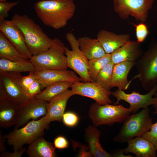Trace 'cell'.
I'll return each instance as SVG.
<instances>
[{
  "mask_svg": "<svg viewBox=\"0 0 157 157\" xmlns=\"http://www.w3.org/2000/svg\"><path fill=\"white\" fill-rule=\"evenodd\" d=\"M34 9L44 25L58 30L73 17L76 6L73 0H41L34 4Z\"/></svg>",
  "mask_w": 157,
  "mask_h": 157,
  "instance_id": "obj_1",
  "label": "cell"
},
{
  "mask_svg": "<svg viewBox=\"0 0 157 157\" xmlns=\"http://www.w3.org/2000/svg\"><path fill=\"white\" fill-rule=\"evenodd\" d=\"M11 20L21 31L26 46L32 56L47 51L52 46L53 39L49 38L40 26L27 15L15 14Z\"/></svg>",
  "mask_w": 157,
  "mask_h": 157,
  "instance_id": "obj_2",
  "label": "cell"
},
{
  "mask_svg": "<svg viewBox=\"0 0 157 157\" xmlns=\"http://www.w3.org/2000/svg\"><path fill=\"white\" fill-rule=\"evenodd\" d=\"M149 107L129 116L123 122L118 134L113 140L120 143L127 142L135 137L142 136L150 129L152 119Z\"/></svg>",
  "mask_w": 157,
  "mask_h": 157,
  "instance_id": "obj_3",
  "label": "cell"
},
{
  "mask_svg": "<svg viewBox=\"0 0 157 157\" xmlns=\"http://www.w3.org/2000/svg\"><path fill=\"white\" fill-rule=\"evenodd\" d=\"M137 75L142 88L149 91L157 84V39L154 41L136 61Z\"/></svg>",
  "mask_w": 157,
  "mask_h": 157,
  "instance_id": "obj_4",
  "label": "cell"
},
{
  "mask_svg": "<svg viewBox=\"0 0 157 157\" xmlns=\"http://www.w3.org/2000/svg\"><path fill=\"white\" fill-rule=\"evenodd\" d=\"M67 48L60 39H53L51 47L47 51L32 56L29 59L36 71L48 69H67L65 51Z\"/></svg>",
  "mask_w": 157,
  "mask_h": 157,
  "instance_id": "obj_5",
  "label": "cell"
},
{
  "mask_svg": "<svg viewBox=\"0 0 157 157\" xmlns=\"http://www.w3.org/2000/svg\"><path fill=\"white\" fill-rule=\"evenodd\" d=\"M49 126L45 116L38 120L31 121L23 127L14 128L4 136L8 145L13 147L14 151H18L23 148L24 144H30L38 138L43 136L44 130Z\"/></svg>",
  "mask_w": 157,
  "mask_h": 157,
  "instance_id": "obj_6",
  "label": "cell"
},
{
  "mask_svg": "<svg viewBox=\"0 0 157 157\" xmlns=\"http://www.w3.org/2000/svg\"><path fill=\"white\" fill-rule=\"evenodd\" d=\"M131 113L129 108L121 104L101 105L92 104L89 108L88 115L93 125L111 126L114 123H123Z\"/></svg>",
  "mask_w": 157,
  "mask_h": 157,
  "instance_id": "obj_7",
  "label": "cell"
},
{
  "mask_svg": "<svg viewBox=\"0 0 157 157\" xmlns=\"http://www.w3.org/2000/svg\"><path fill=\"white\" fill-rule=\"evenodd\" d=\"M20 72L0 71V98H6L19 106L30 98L21 84Z\"/></svg>",
  "mask_w": 157,
  "mask_h": 157,
  "instance_id": "obj_8",
  "label": "cell"
},
{
  "mask_svg": "<svg viewBox=\"0 0 157 157\" xmlns=\"http://www.w3.org/2000/svg\"><path fill=\"white\" fill-rule=\"evenodd\" d=\"M65 37L72 48L70 50L67 47L65 51L68 67L78 74L83 82L93 81L88 72L89 60L81 50L78 39L71 32L67 33Z\"/></svg>",
  "mask_w": 157,
  "mask_h": 157,
  "instance_id": "obj_9",
  "label": "cell"
},
{
  "mask_svg": "<svg viewBox=\"0 0 157 157\" xmlns=\"http://www.w3.org/2000/svg\"><path fill=\"white\" fill-rule=\"evenodd\" d=\"M115 12L122 19L131 16L140 22H145L154 0H111Z\"/></svg>",
  "mask_w": 157,
  "mask_h": 157,
  "instance_id": "obj_10",
  "label": "cell"
},
{
  "mask_svg": "<svg viewBox=\"0 0 157 157\" xmlns=\"http://www.w3.org/2000/svg\"><path fill=\"white\" fill-rule=\"evenodd\" d=\"M157 91V84L144 94H141L135 91L127 94L124 91L118 88L115 91L112 92L111 95L117 99L115 105H117L120 101H124L129 104V108L131 113L133 114L141 108L156 104L157 103V98L154 96L153 97V96Z\"/></svg>",
  "mask_w": 157,
  "mask_h": 157,
  "instance_id": "obj_11",
  "label": "cell"
},
{
  "mask_svg": "<svg viewBox=\"0 0 157 157\" xmlns=\"http://www.w3.org/2000/svg\"><path fill=\"white\" fill-rule=\"evenodd\" d=\"M48 102L33 97L19 106L14 128H19L29 122L46 115Z\"/></svg>",
  "mask_w": 157,
  "mask_h": 157,
  "instance_id": "obj_12",
  "label": "cell"
},
{
  "mask_svg": "<svg viewBox=\"0 0 157 157\" xmlns=\"http://www.w3.org/2000/svg\"><path fill=\"white\" fill-rule=\"evenodd\" d=\"M71 88L75 95L90 98L99 104H110L112 103L110 98L112 92L95 81L76 82L73 83Z\"/></svg>",
  "mask_w": 157,
  "mask_h": 157,
  "instance_id": "obj_13",
  "label": "cell"
},
{
  "mask_svg": "<svg viewBox=\"0 0 157 157\" xmlns=\"http://www.w3.org/2000/svg\"><path fill=\"white\" fill-rule=\"evenodd\" d=\"M0 30L24 57L27 60L30 59L32 55L26 46L23 33L12 20L0 19Z\"/></svg>",
  "mask_w": 157,
  "mask_h": 157,
  "instance_id": "obj_14",
  "label": "cell"
},
{
  "mask_svg": "<svg viewBox=\"0 0 157 157\" xmlns=\"http://www.w3.org/2000/svg\"><path fill=\"white\" fill-rule=\"evenodd\" d=\"M75 95L72 90L68 89L54 97L48 102L47 113L45 116L46 122L48 124L53 121H62L67 102L71 97Z\"/></svg>",
  "mask_w": 157,
  "mask_h": 157,
  "instance_id": "obj_15",
  "label": "cell"
},
{
  "mask_svg": "<svg viewBox=\"0 0 157 157\" xmlns=\"http://www.w3.org/2000/svg\"><path fill=\"white\" fill-rule=\"evenodd\" d=\"M35 72L41 85L42 90L58 82L68 81L74 83L81 81L74 72L67 69L45 70Z\"/></svg>",
  "mask_w": 157,
  "mask_h": 157,
  "instance_id": "obj_16",
  "label": "cell"
},
{
  "mask_svg": "<svg viewBox=\"0 0 157 157\" xmlns=\"http://www.w3.org/2000/svg\"><path fill=\"white\" fill-rule=\"evenodd\" d=\"M141 43L130 40L111 53L114 65L126 61H136L143 53Z\"/></svg>",
  "mask_w": 157,
  "mask_h": 157,
  "instance_id": "obj_17",
  "label": "cell"
},
{
  "mask_svg": "<svg viewBox=\"0 0 157 157\" xmlns=\"http://www.w3.org/2000/svg\"><path fill=\"white\" fill-rule=\"evenodd\" d=\"M128 34H117L104 29L100 31L97 38L101 43L106 53L111 54L130 41Z\"/></svg>",
  "mask_w": 157,
  "mask_h": 157,
  "instance_id": "obj_18",
  "label": "cell"
},
{
  "mask_svg": "<svg viewBox=\"0 0 157 157\" xmlns=\"http://www.w3.org/2000/svg\"><path fill=\"white\" fill-rule=\"evenodd\" d=\"M128 146L123 149L125 154L132 153L137 157H156L157 150L154 145L142 136L135 137L127 142Z\"/></svg>",
  "mask_w": 157,
  "mask_h": 157,
  "instance_id": "obj_19",
  "label": "cell"
},
{
  "mask_svg": "<svg viewBox=\"0 0 157 157\" xmlns=\"http://www.w3.org/2000/svg\"><path fill=\"white\" fill-rule=\"evenodd\" d=\"M136 61H126L114 65L112 77L111 88L117 87L123 91L127 90L130 83L128 80L129 72Z\"/></svg>",
  "mask_w": 157,
  "mask_h": 157,
  "instance_id": "obj_20",
  "label": "cell"
},
{
  "mask_svg": "<svg viewBox=\"0 0 157 157\" xmlns=\"http://www.w3.org/2000/svg\"><path fill=\"white\" fill-rule=\"evenodd\" d=\"M100 131L93 125H89L85 130V138L88 143L89 151L92 157H112L111 154L105 151L100 142Z\"/></svg>",
  "mask_w": 157,
  "mask_h": 157,
  "instance_id": "obj_21",
  "label": "cell"
},
{
  "mask_svg": "<svg viewBox=\"0 0 157 157\" xmlns=\"http://www.w3.org/2000/svg\"><path fill=\"white\" fill-rule=\"evenodd\" d=\"M19 106L6 98H0V126L7 128L15 125Z\"/></svg>",
  "mask_w": 157,
  "mask_h": 157,
  "instance_id": "obj_22",
  "label": "cell"
},
{
  "mask_svg": "<svg viewBox=\"0 0 157 157\" xmlns=\"http://www.w3.org/2000/svg\"><path fill=\"white\" fill-rule=\"evenodd\" d=\"M54 145L40 136L29 144L26 152L30 157L57 156Z\"/></svg>",
  "mask_w": 157,
  "mask_h": 157,
  "instance_id": "obj_23",
  "label": "cell"
},
{
  "mask_svg": "<svg viewBox=\"0 0 157 157\" xmlns=\"http://www.w3.org/2000/svg\"><path fill=\"white\" fill-rule=\"evenodd\" d=\"M78 40L81 50L88 60L100 58L106 53L97 38L84 36Z\"/></svg>",
  "mask_w": 157,
  "mask_h": 157,
  "instance_id": "obj_24",
  "label": "cell"
},
{
  "mask_svg": "<svg viewBox=\"0 0 157 157\" xmlns=\"http://www.w3.org/2000/svg\"><path fill=\"white\" fill-rule=\"evenodd\" d=\"M0 71L20 73L36 71L29 60L12 61L1 58L0 59Z\"/></svg>",
  "mask_w": 157,
  "mask_h": 157,
  "instance_id": "obj_25",
  "label": "cell"
},
{
  "mask_svg": "<svg viewBox=\"0 0 157 157\" xmlns=\"http://www.w3.org/2000/svg\"><path fill=\"white\" fill-rule=\"evenodd\" d=\"M73 83L70 81H62L52 83L35 97L48 102L54 97L71 88Z\"/></svg>",
  "mask_w": 157,
  "mask_h": 157,
  "instance_id": "obj_26",
  "label": "cell"
},
{
  "mask_svg": "<svg viewBox=\"0 0 157 157\" xmlns=\"http://www.w3.org/2000/svg\"><path fill=\"white\" fill-rule=\"evenodd\" d=\"M0 58L12 61L26 60L10 42L1 31H0Z\"/></svg>",
  "mask_w": 157,
  "mask_h": 157,
  "instance_id": "obj_27",
  "label": "cell"
},
{
  "mask_svg": "<svg viewBox=\"0 0 157 157\" xmlns=\"http://www.w3.org/2000/svg\"><path fill=\"white\" fill-rule=\"evenodd\" d=\"M110 61L111 54L108 53L100 58L89 60L88 71L91 79L95 81L99 72Z\"/></svg>",
  "mask_w": 157,
  "mask_h": 157,
  "instance_id": "obj_28",
  "label": "cell"
},
{
  "mask_svg": "<svg viewBox=\"0 0 157 157\" xmlns=\"http://www.w3.org/2000/svg\"><path fill=\"white\" fill-rule=\"evenodd\" d=\"M114 65L111 61L110 62L99 72L95 81L97 83L108 90L111 88Z\"/></svg>",
  "mask_w": 157,
  "mask_h": 157,
  "instance_id": "obj_29",
  "label": "cell"
},
{
  "mask_svg": "<svg viewBox=\"0 0 157 157\" xmlns=\"http://www.w3.org/2000/svg\"><path fill=\"white\" fill-rule=\"evenodd\" d=\"M135 27L137 41L140 43L143 42L149 34V31L147 24L143 22L137 24H133Z\"/></svg>",
  "mask_w": 157,
  "mask_h": 157,
  "instance_id": "obj_30",
  "label": "cell"
},
{
  "mask_svg": "<svg viewBox=\"0 0 157 157\" xmlns=\"http://www.w3.org/2000/svg\"><path fill=\"white\" fill-rule=\"evenodd\" d=\"M154 146L157 150V121L151 124L150 129L142 136Z\"/></svg>",
  "mask_w": 157,
  "mask_h": 157,
  "instance_id": "obj_31",
  "label": "cell"
},
{
  "mask_svg": "<svg viewBox=\"0 0 157 157\" xmlns=\"http://www.w3.org/2000/svg\"><path fill=\"white\" fill-rule=\"evenodd\" d=\"M79 118L77 115L71 112L64 113L62 117V121L67 126L72 127L77 124Z\"/></svg>",
  "mask_w": 157,
  "mask_h": 157,
  "instance_id": "obj_32",
  "label": "cell"
},
{
  "mask_svg": "<svg viewBox=\"0 0 157 157\" xmlns=\"http://www.w3.org/2000/svg\"><path fill=\"white\" fill-rule=\"evenodd\" d=\"M19 2V1L10 2L0 1V19L6 18L9 11Z\"/></svg>",
  "mask_w": 157,
  "mask_h": 157,
  "instance_id": "obj_33",
  "label": "cell"
},
{
  "mask_svg": "<svg viewBox=\"0 0 157 157\" xmlns=\"http://www.w3.org/2000/svg\"><path fill=\"white\" fill-rule=\"evenodd\" d=\"M38 79V77L35 72H30L28 75L22 76L21 80V84L25 92L26 91L29 86Z\"/></svg>",
  "mask_w": 157,
  "mask_h": 157,
  "instance_id": "obj_34",
  "label": "cell"
},
{
  "mask_svg": "<svg viewBox=\"0 0 157 157\" xmlns=\"http://www.w3.org/2000/svg\"><path fill=\"white\" fill-rule=\"evenodd\" d=\"M42 86L38 79L34 82L26 91L30 98L34 97L42 91Z\"/></svg>",
  "mask_w": 157,
  "mask_h": 157,
  "instance_id": "obj_35",
  "label": "cell"
},
{
  "mask_svg": "<svg viewBox=\"0 0 157 157\" xmlns=\"http://www.w3.org/2000/svg\"><path fill=\"white\" fill-rule=\"evenodd\" d=\"M69 143L66 139L62 136L56 137L54 140V145L56 148L63 149L68 147Z\"/></svg>",
  "mask_w": 157,
  "mask_h": 157,
  "instance_id": "obj_36",
  "label": "cell"
},
{
  "mask_svg": "<svg viewBox=\"0 0 157 157\" xmlns=\"http://www.w3.org/2000/svg\"><path fill=\"white\" fill-rule=\"evenodd\" d=\"M26 148L23 147L18 151H14L13 152H10L6 151L1 154V157H21L24 153L26 151Z\"/></svg>",
  "mask_w": 157,
  "mask_h": 157,
  "instance_id": "obj_37",
  "label": "cell"
},
{
  "mask_svg": "<svg viewBox=\"0 0 157 157\" xmlns=\"http://www.w3.org/2000/svg\"><path fill=\"white\" fill-rule=\"evenodd\" d=\"M123 149H117L113 150L111 154L112 157H132L130 155H125Z\"/></svg>",
  "mask_w": 157,
  "mask_h": 157,
  "instance_id": "obj_38",
  "label": "cell"
},
{
  "mask_svg": "<svg viewBox=\"0 0 157 157\" xmlns=\"http://www.w3.org/2000/svg\"><path fill=\"white\" fill-rule=\"evenodd\" d=\"M6 138L2 136L1 131L0 130V152L1 154L6 151V148L5 146Z\"/></svg>",
  "mask_w": 157,
  "mask_h": 157,
  "instance_id": "obj_39",
  "label": "cell"
},
{
  "mask_svg": "<svg viewBox=\"0 0 157 157\" xmlns=\"http://www.w3.org/2000/svg\"><path fill=\"white\" fill-rule=\"evenodd\" d=\"M154 96L157 98V91L155 92ZM153 106L154 108V111L153 113L155 114H157V103Z\"/></svg>",
  "mask_w": 157,
  "mask_h": 157,
  "instance_id": "obj_40",
  "label": "cell"
},
{
  "mask_svg": "<svg viewBox=\"0 0 157 157\" xmlns=\"http://www.w3.org/2000/svg\"><path fill=\"white\" fill-rule=\"evenodd\" d=\"M7 0H0V1L1 2H6Z\"/></svg>",
  "mask_w": 157,
  "mask_h": 157,
  "instance_id": "obj_41",
  "label": "cell"
}]
</instances>
